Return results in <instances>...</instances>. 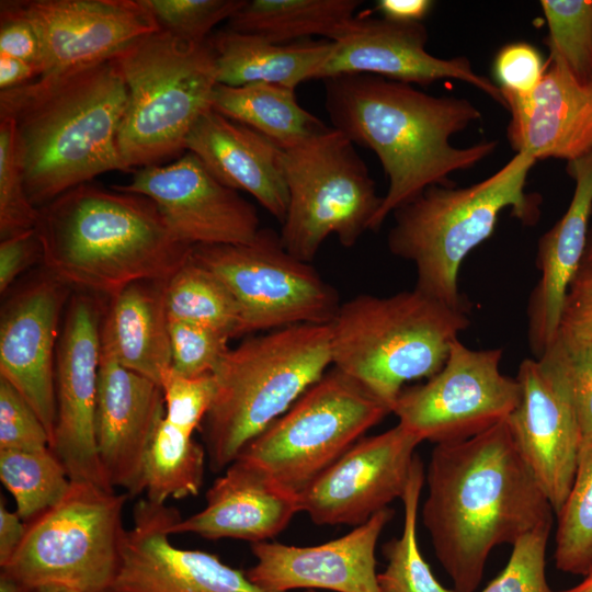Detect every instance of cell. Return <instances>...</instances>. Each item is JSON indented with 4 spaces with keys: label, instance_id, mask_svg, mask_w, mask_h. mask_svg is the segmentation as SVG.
<instances>
[{
    "label": "cell",
    "instance_id": "obj_6",
    "mask_svg": "<svg viewBox=\"0 0 592 592\" xmlns=\"http://www.w3.org/2000/svg\"><path fill=\"white\" fill-rule=\"evenodd\" d=\"M332 365L329 325H298L243 340L213 372L215 396L203 423L213 471L284 414Z\"/></svg>",
    "mask_w": 592,
    "mask_h": 592
},
{
    "label": "cell",
    "instance_id": "obj_16",
    "mask_svg": "<svg viewBox=\"0 0 592 592\" xmlns=\"http://www.w3.org/2000/svg\"><path fill=\"white\" fill-rule=\"evenodd\" d=\"M421 441L397 423L358 440L299 492L318 525L358 526L403 496Z\"/></svg>",
    "mask_w": 592,
    "mask_h": 592
},
{
    "label": "cell",
    "instance_id": "obj_46",
    "mask_svg": "<svg viewBox=\"0 0 592 592\" xmlns=\"http://www.w3.org/2000/svg\"><path fill=\"white\" fill-rule=\"evenodd\" d=\"M0 54L31 62L43 71V48L38 33L16 1L0 4Z\"/></svg>",
    "mask_w": 592,
    "mask_h": 592
},
{
    "label": "cell",
    "instance_id": "obj_20",
    "mask_svg": "<svg viewBox=\"0 0 592 592\" xmlns=\"http://www.w3.org/2000/svg\"><path fill=\"white\" fill-rule=\"evenodd\" d=\"M43 48L42 76L113 58L159 25L141 0H18Z\"/></svg>",
    "mask_w": 592,
    "mask_h": 592
},
{
    "label": "cell",
    "instance_id": "obj_22",
    "mask_svg": "<svg viewBox=\"0 0 592 592\" xmlns=\"http://www.w3.org/2000/svg\"><path fill=\"white\" fill-rule=\"evenodd\" d=\"M517 406L506 419L512 439L555 515L570 492L582 439L570 399L538 361L524 360Z\"/></svg>",
    "mask_w": 592,
    "mask_h": 592
},
{
    "label": "cell",
    "instance_id": "obj_3",
    "mask_svg": "<svg viewBox=\"0 0 592 592\" xmlns=\"http://www.w3.org/2000/svg\"><path fill=\"white\" fill-rule=\"evenodd\" d=\"M126 106L114 58L0 92V118L14 123L35 207L102 173L128 171L117 143Z\"/></svg>",
    "mask_w": 592,
    "mask_h": 592
},
{
    "label": "cell",
    "instance_id": "obj_51",
    "mask_svg": "<svg viewBox=\"0 0 592 592\" xmlns=\"http://www.w3.org/2000/svg\"><path fill=\"white\" fill-rule=\"evenodd\" d=\"M41 77V69L31 62L0 54V89L11 90Z\"/></svg>",
    "mask_w": 592,
    "mask_h": 592
},
{
    "label": "cell",
    "instance_id": "obj_37",
    "mask_svg": "<svg viewBox=\"0 0 592 592\" xmlns=\"http://www.w3.org/2000/svg\"><path fill=\"white\" fill-rule=\"evenodd\" d=\"M540 5L548 26V61L592 84V0H543Z\"/></svg>",
    "mask_w": 592,
    "mask_h": 592
},
{
    "label": "cell",
    "instance_id": "obj_42",
    "mask_svg": "<svg viewBox=\"0 0 592 592\" xmlns=\"http://www.w3.org/2000/svg\"><path fill=\"white\" fill-rule=\"evenodd\" d=\"M171 367L185 376L212 374L229 351L230 337L182 321H169Z\"/></svg>",
    "mask_w": 592,
    "mask_h": 592
},
{
    "label": "cell",
    "instance_id": "obj_33",
    "mask_svg": "<svg viewBox=\"0 0 592 592\" xmlns=\"http://www.w3.org/2000/svg\"><path fill=\"white\" fill-rule=\"evenodd\" d=\"M166 309L169 321L200 325L230 338L239 337L240 311L234 295L217 275L192 258L167 281Z\"/></svg>",
    "mask_w": 592,
    "mask_h": 592
},
{
    "label": "cell",
    "instance_id": "obj_1",
    "mask_svg": "<svg viewBox=\"0 0 592 592\" xmlns=\"http://www.w3.org/2000/svg\"><path fill=\"white\" fill-rule=\"evenodd\" d=\"M421 519L456 592H475L490 553L554 511L519 452L506 420L466 440L435 444Z\"/></svg>",
    "mask_w": 592,
    "mask_h": 592
},
{
    "label": "cell",
    "instance_id": "obj_12",
    "mask_svg": "<svg viewBox=\"0 0 592 592\" xmlns=\"http://www.w3.org/2000/svg\"><path fill=\"white\" fill-rule=\"evenodd\" d=\"M191 258L229 288L240 311L239 337L298 325H329L339 296L309 263L261 229L247 244L195 246Z\"/></svg>",
    "mask_w": 592,
    "mask_h": 592
},
{
    "label": "cell",
    "instance_id": "obj_9",
    "mask_svg": "<svg viewBox=\"0 0 592 592\" xmlns=\"http://www.w3.org/2000/svg\"><path fill=\"white\" fill-rule=\"evenodd\" d=\"M128 497L71 481L58 503L26 523L22 543L1 570L38 591L106 592L121 562Z\"/></svg>",
    "mask_w": 592,
    "mask_h": 592
},
{
    "label": "cell",
    "instance_id": "obj_7",
    "mask_svg": "<svg viewBox=\"0 0 592 592\" xmlns=\"http://www.w3.org/2000/svg\"><path fill=\"white\" fill-rule=\"evenodd\" d=\"M469 323L466 308L415 287L386 297L358 295L341 304L329 323L332 365L391 412L407 382L443 367Z\"/></svg>",
    "mask_w": 592,
    "mask_h": 592
},
{
    "label": "cell",
    "instance_id": "obj_31",
    "mask_svg": "<svg viewBox=\"0 0 592 592\" xmlns=\"http://www.w3.org/2000/svg\"><path fill=\"white\" fill-rule=\"evenodd\" d=\"M358 0H244L228 29L259 35L272 43L319 35L333 41L355 16Z\"/></svg>",
    "mask_w": 592,
    "mask_h": 592
},
{
    "label": "cell",
    "instance_id": "obj_52",
    "mask_svg": "<svg viewBox=\"0 0 592 592\" xmlns=\"http://www.w3.org/2000/svg\"><path fill=\"white\" fill-rule=\"evenodd\" d=\"M0 592H39L38 590L21 582L9 573L0 572Z\"/></svg>",
    "mask_w": 592,
    "mask_h": 592
},
{
    "label": "cell",
    "instance_id": "obj_21",
    "mask_svg": "<svg viewBox=\"0 0 592 592\" xmlns=\"http://www.w3.org/2000/svg\"><path fill=\"white\" fill-rule=\"evenodd\" d=\"M394 513L385 508L344 536L319 545L251 544L257 562L246 573L267 592H380L375 550Z\"/></svg>",
    "mask_w": 592,
    "mask_h": 592
},
{
    "label": "cell",
    "instance_id": "obj_23",
    "mask_svg": "<svg viewBox=\"0 0 592 592\" xmlns=\"http://www.w3.org/2000/svg\"><path fill=\"white\" fill-rule=\"evenodd\" d=\"M166 414L158 383L118 364L101 350L95 410L99 459L110 486L129 497L144 492L143 465Z\"/></svg>",
    "mask_w": 592,
    "mask_h": 592
},
{
    "label": "cell",
    "instance_id": "obj_44",
    "mask_svg": "<svg viewBox=\"0 0 592 592\" xmlns=\"http://www.w3.org/2000/svg\"><path fill=\"white\" fill-rule=\"evenodd\" d=\"M50 447L49 434L24 397L0 378V451H42Z\"/></svg>",
    "mask_w": 592,
    "mask_h": 592
},
{
    "label": "cell",
    "instance_id": "obj_47",
    "mask_svg": "<svg viewBox=\"0 0 592 592\" xmlns=\"http://www.w3.org/2000/svg\"><path fill=\"white\" fill-rule=\"evenodd\" d=\"M558 332L592 340V261H582L572 278Z\"/></svg>",
    "mask_w": 592,
    "mask_h": 592
},
{
    "label": "cell",
    "instance_id": "obj_5",
    "mask_svg": "<svg viewBox=\"0 0 592 592\" xmlns=\"http://www.w3.org/2000/svg\"><path fill=\"white\" fill-rule=\"evenodd\" d=\"M526 151L516 152L491 177L465 187L432 185L396 209L388 248L412 262L419 291L455 308H466L458 292V272L467 254L488 239L500 213L525 225L539 217L540 197L525 192L536 163Z\"/></svg>",
    "mask_w": 592,
    "mask_h": 592
},
{
    "label": "cell",
    "instance_id": "obj_43",
    "mask_svg": "<svg viewBox=\"0 0 592 592\" xmlns=\"http://www.w3.org/2000/svg\"><path fill=\"white\" fill-rule=\"evenodd\" d=\"M159 385L164 400V419L193 434L194 430L202 425L214 400L213 373L185 376L170 366L162 373Z\"/></svg>",
    "mask_w": 592,
    "mask_h": 592
},
{
    "label": "cell",
    "instance_id": "obj_39",
    "mask_svg": "<svg viewBox=\"0 0 592 592\" xmlns=\"http://www.w3.org/2000/svg\"><path fill=\"white\" fill-rule=\"evenodd\" d=\"M38 208L31 202L14 123L0 118V237L34 229Z\"/></svg>",
    "mask_w": 592,
    "mask_h": 592
},
{
    "label": "cell",
    "instance_id": "obj_32",
    "mask_svg": "<svg viewBox=\"0 0 592 592\" xmlns=\"http://www.w3.org/2000/svg\"><path fill=\"white\" fill-rule=\"evenodd\" d=\"M205 447L192 434L164 418L158 425L145 454L143 489L146 499L164 504L169 499L196 496L203 485Z\"/></svg>",
    "mask_w": 592,
    "mask_h": 592
},
{
    "label": "cell",
    "instance_id": "obj_17",
    "mask_svg": "<svg viewBox=\"0 0 592 592\" xmlns=\"http://www.w3.org/2000/svg\"><path fill=\"white\" fill-rule=\"evenodd\" d=\"M180 519L167 503L138 500L106 592H267L214 554L174 546L169 528Z\"/></svg>",
    "mask_w": 592,
    "mask_h": 592
},
{
    "label": "cell",
    "instance_id": "obj_56",
    "mask_svg": "<svg viewBox=\"0 0 592 592\" xmlns=\"http://www.w3.org/2000/svg\"><path fill=\"white\" fill-rule=\"evenodd\" d=\"M306 592H317V591H314V590H309V591H306Z\"/></svg>",
    "mask_w": 592,
    "mask_h": 592
},
{
    "label": "cell",
    "instance_id": "obj_49",
    "mask_svg": "<svg viewBox=\"0 0 592 592\" xmlns=\"http://www.w3.org/2000/svg\"><path fill=\"white\" fill-rule=\"evenodd\" d=\"M26 532V523L18 512L10 511L3 498L0 500V568L4 567L16 549Z\"/></svg>",
    "mask_w": 592,
    "mask_h": 592
},
{
    "label": "cell",
    "instance_id": "obj_53",
    "mask_svg": "<svg viewBox=\"0 0 592 592\" xmlns=\"http://www.w3.org/2000/svg\"><path fill=\"white\" fill-rule=\"evenodd\" d=\"M581 582H579L577 585L565 589L561 591H553V592H592V570L583 576Z\"/></svg>",
    "mask_w": 592,
    "mask_h": 592
},
{
    "label": "cell",
    "instance_id": "obj_50",
    "mask_svg": "<svg viewBox=\"0 0 592 592\" xmlns=\"http://www.w3.org/2000/svg\"><path fill=\"white\" fill-rule=\"evenodd\" d=\"M430 0H379L377 11L384 19L399 23H422L433 7Z\"/></svg>",
    "mask_w": 592,
    "mask_h": 592
},
{
    "label": "cell",
    "instance_id": "obj_11",
    "mask_svg": "<svg viewBox=\"0 0 592 592\" xmlns=\"http://www.w3.org/2000/svg\"><path fill=\"white\" fill-rule=\"evenodd\" d=\"M388 413L357 382L332 367L237 459L299 493Z\"/></svg>",
    "mask_w": 592,
    "mask_h": 592
},
{
    "label": "cell",
    "instance_id": "obj_2",
    "mask_svg": "<svg viewBox=\"0 0 592 592\" xmlns=\"http://www.w3.org/2000/svg\"><path fill=\"white\" fill-rule=\"evenodd\" d=\"M326 110L332 127L375 152L389 185L369 230H378L399 207L432 185H453L449 175L494 152L496 140L465 148L451 137L480 119L469 100L434 96L412 84L372 75L326 79Z\"/></svg>",
    "mask_w": 592,
    "mask_h": 592
},
{
    "label": "cell",
    "instance_id": "obj_19",
    "mask_svg": "<svg viewBox=\"0 0 592 592\" xmlns=\"http://www.w3.org/2000/svg\"><path fill=\"white\" fill-rule=\"evenodd\" d=\"M71 288L46 270L20 287L0 319V378L31 405L50 446L56 423L55 363L59 321Z\"/></svg>",
    "mask_w": 592,
    "mask_h": 592
},
{
    "label": "cell",
    "instance_id": "obj_30",
    "mask_svg": "<svg viewBox=\"0 0 592 592\" xmlns=\"http://www.w3.org/2000/svg\"><path fill=\"white\" fill-rule=\"evenodd\" d=\"M213 110L265 136L282 149L293 148L329 127L303 109L295 89L272 83L217 84Z\"/></svg>",
    "mask_w": 592,
    "mask_h": 592
},
{
    "label": "cell",
    "instance_id": "obj_28",
    "mask_svg": "<svg viewBox=\"0 0 592 592\" xmlns=\"http://www.w3.org/2000/svg\"><path fill=\"white\" fill-rule=\"evenodd\" d=\"M168 280H144L125 286L110 297L101 323V350L158 384L171 366Z\"/></svg>",
    "mask_w": 592,
    "mask_h": 592
},
{
    "label": "cell",
    "instance_id": "obj_10",
    "mask_svg": "<svg viewBox=\"0 0 592 592\" xmlns=\"http://www.w3.org/2000/svg\"><path fill=\"white\" fill-rule=\"evenodd\" d=\"M288 206L280 235L285 250L309 263L334 235L354 246L380 207L375 181L354 144L341 132H326L283 149Z\"/></svg>",
    "mask_w": 592,
    "mask_h": 592
},
{
    "label": "cell",
    "instance_id": "obj_36",
    "mask_svg": "<svg viewBox=\"0 0 592 592\" xmlns=\"http://www.w3.org/2000/svg\"><path fill=\"white\" fill-rule=\"evenodd\" d=\"M556 516V568L585 576L592 570V442L581 446L570 492Z\"/></svg>",
    "mask_w": 592,
    "mask_h": 592
},
{
    "label": "cell",
    "instance_id": "obj_26",
    "mask_svg": "<svg viewBox=\"0 0 592 592\" xmlns=\"http://www.w3.org/2000/svg\"><path fill=\"white\" fill-rule=\"evenodd\" d=\"M566 170L574 180L572 200L563 216L538 242L540 278L527 307L528 342L538 358L555 340L569 285L584 257L592 214V152L568 161Z\"/></svg>",
    "mask_w": 592,
    "mask_h": 592
},
{
    "label": "cell",
    "instance_id": "obj_13",
    "mask_svg": "<svg viewBox=\"0 0 592 592\" xmlns=\"http://www.w3.org/2000/svg\"><path fill=\"white\" fill-rule=\"evenodd\" d=\"M501 349L471 350L458 339L426 383L402 389L392 413L421 442L466 440L504 421L521 397L516 378L500 371Z\"/></svg>",
    "mask_w": 592,
    "mask_h": 592
},
{
    "label": "cell",
    "instance_id": "obj_24",
    "mask_svg": "<svg viewBox=\"0 0 592 592\" xmlns=\"http://www.w3.org/2000/svg\"><path fill=\"white\" fill-rule=\"evenodd\" d=\"M501 91L511 113L506 137L516 152L567 161L592 152V84L580 83L563 66L547 60L532 92Z\"/></svg>",
    "mask_w": 592,
    "mask_h": 592
},
{
    "label": "cell",
    "instance_id": "obj_45",
    "mask_svg": "<svg viewBox=\"0 0 592 592\" xmlns=\"http://www.w3.org/2000/svg\"><path fill=\"white\" fill-rule=\"evenodd\" d=\"M547 68L536 47L516 42L503 46L493 65L500 89L527 94L538 84Z\"/></svg>",
    "mask_w": 592,
    "mask_h": 592
},
{
    "label": "cell",
    "instance_id": "obj_48",
    "mask_svg": "<svg viewBox=\"0 0 592 592\" xmlns=\"http://www.w3.org/2000/svg\"><path fill=\"white\" fill-rule=\"evenodd\" d=\"M38 261H43V251L35 228L1 239L0 293L4 294L21 273Z\"/></svg>",
    "mask_w": 592,
    "mask_h": 592
},
{
    "label": "cell",
    "instance_id": "obj_40",
    "mask_svg": "<svg viewBox=\"0 0 592 592\" xmlns=\"http://www.w3.org/2000/svg\"><path fill=\"white\" fill-rule=\"evenodd\" d=\"M244 0H141L160 30L191 43L209 38L213 29L229 20Z\"/></svg>",
    "mask_w": 592,
    "mask_h": 592
},
{
    "label": "cell",
    "instance_id": "obj_18",
    "mask_svg": "<svg viewBox=\"0 0 592 592\" xmlns=\"http://www.w3.org/2000/svg\"><path fill=\"white\" fill-rule=\"evenodd\" d=\"M422 23H399L369 15L354 16L332 41L316 79L372 75L405 83L431 84L440 79L465 81L505 107L498 84L477 73L465 56L449 59L430 54Z\"/></svg>",
    "mask_w": 592,
    "mask_h": 592
},
{
    "label": "cell",
    "instance_id": "obj_29",
    "mask_svg": "<svg viewBox=\"0 0 592 592\" xmlns=\"http://www.w3.org/2000/svg\"><path fill=\"white\" fill-rule=\"evenodd\" d=\"M219 84L272 83L296 89L316 79L332 49L331 41L272 43L259 35L220 30L209 36Z\"/></svg>",
    "mask_w": 592,
    "mask_h": 592
},
{
    "label": "cell",
    "instance_id": "obj_15",
    "mask_svg": "<svg viewBox=\"0 0 592 592\" xmlns=\"http://www.w3.org/2000/svg\"><path fill=\"white\" fill-rule=\"evenodd\" d=\"M112 189L150 198L175 237L192 247L247 244L261 230L254 206L190 151L171 163L137 169L128 183Z\"/></svg>",
    "mask_w": 592,
    "mask_h": 592
},
{
    "label": "cell",
    "instance_id": "obj_8",
    "mask_svg": "<svg viewBox=\"0 0 592 592\" xmlns=\"http://www.w3.org/2000/svg\"><path fill=\"white\" fill-rule=\"evenodd\" d=\"M113 58L127 89L117 143L128 171L162 164L186 151V138L213 109L218 84L209 38L191 43L159 30Z\"/></svg>",
    "mask_w": 592,
    "mask_h": 592
},
{
    "label": "cell",
    "instance_id": "obj_54",
    "mask_svg": "<svg viewBox=\"0 0 592 592\" xmlns=\"http://www.w3.org/2000/svg\"><path fill=\"white\" fill-rule=\"evenodd\" d=\"M582 261H592V231L588 237L587 248Z\"/></svg>",
    "mask_w": 592,
    "mask_h": 592
},
{
    "label": "cell",
    "instance_id": "obj_27",
    "mask_svg": "<svg viewBox=\"0 0 592 592\" xmlns=\"http://www.w3.org/2000/svg\"><path fill=\"white\" fill-rule=\"evenodd\" d=\"M194 153L223 184L252 195L281 224L288 206L283 149L254 129L213 109L186 138Z\"/></svg>",
    "mask_w": 592,
    "mask_h": 592
},
{
    "label": "cell",
    "instance_id": "obj_55",
    "mask_svg": "<svg viewBox=\"0 0 592 592\" xmlns=\"http://www.w3.org/2000/svg\"><path fill=\"white\" fill-rule=\"evenodd\" d=\"M39 592H77V591L67 589V588H61V587H50V588H45L41 590Z\"/></svg>",
    "mask_w": 592,
    "mask_h": 592
},
{
    "label": "cell",
    "instance_id": "obj_4",
    "mask_svg": "<svg viewBox=\"0 0 592 592\" xmlns=\"http://www.w3.org/2000/svg\"><path fill=\"white\" fill-rule=\"evenodd\" d=\"M43 264L56 280L112 297L144 280H168L191 258L148 197L78 185L38 208Z\"/></svg>",
    "mask_w": 592,
    "mask_h": 592
},
{
    "label": "cell",
    "instance_id": "obj_35",
    "mask_svg": "<svg viewBox=\"0 0 592 592\" xmlns=\"http://www.w3.org/2000/svg\"><path fill=\"white\" fill-rule=\"evenodd\" d=\"M0 479L25 523L58 503L71 486L64 464L50 447L0 451Z\"/></svg>",
    "mask_w": 592,
    "mask_h": 592
},
{
    "label": "cell",
    "instance_id": "obj_41",
    "mask_svg": "<svg viewBox=\"0 0 592 592\" xmlns=\"http://www.w3.org/2000/svg\"><path fill=\"white\" fill-rule=\"evenodd\" d=\"M554 522L517 538L503 570L481 592H553L546 578V548Z\"/></svg>",
    "mask_w": 592,
    "mask_h": 592
},
{
    "label": "cell",
    "instance_id": "obj_14",
    "mask_svg": "<svg viewBox=\"0 0 592 592\" xmlns=\"http://www.w3.org/2000/svg\"><path fill=\"white\" fill-rule=\"evenodd\" d=\"M102 309L86 294L66 308L55 363L56 423L50 448L71 481L113 489L102 469L95 441Z\"/></svg>",
    "mask_w": 592,
    "mask_h": 592
},
{
    "label": "cell",
    "instance_id": "obj_38",
    "mask_svg": "<svg viewBox=\"0 0 592 592\" xmlns=\"http://www.w3.org/2000/svg\"><path fill=\"white\" fill-rule=\"evenodd\" d=\"M536 360L570 399L582 445L592 442V340L558 332Z\"/></svg>",
    "mask_w": 592,
    "mask_h": 592
},
{
    "label": "cell",
    "instance_id": "obj_34",
    "mask_svg": "<svg viewBox=\"0 0 592 592\" xmlns=\"http://www.w3.org/2000/svg\"><path fill=\"white\" fill-rule=\"evenodd\" d=\"M424 478V467L417 454L409 482L401 497L403 505L401 535L383 546L387 565L385 570L377 574L380 592H456L439 582L419 548L417 524Z\"/></svg>",
    "mask_w": 592,
    "mask_h": 592
},
{
    "label": "cell",
    "instance_id": "obj_25",
    "mask_svg": "<svg viewBox=\"0 0 592 592\" xmlns=\"http://www.w3.org/2000/svg\"><path fill=\"white\" fill-rule=\"evenodd\" d=\"M205 506L174 522L169 532L207 539L235 538L267 542L284 531L300 512L296 493L243 460L236 459L214 480Z\"/></svg>",
    "mask_w": 592,
    "mask_h": 592
}]
</instances>
